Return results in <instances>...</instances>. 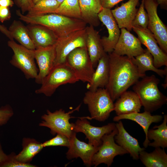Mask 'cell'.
<instances>
[{
	"instance_id": "obj_45",
	"label": "cell",
	"mask_w": 167,
	"mask_h": 167,
	"mask_svg": "<svg viewBox=\"0 0 167 167\" xmlns=\"http://www.w3.org/2000/svg\"><path fill=\"white\" fill-rule=\"evenodd\" d=\"M40 0H32L34 4H35V3Z\"/></svg>"
},
{
	"instance_id": "obj_10",
	"label": "cell",
	"mask_w": 167,
	"mask_h": 167,
	"mask_svg": "<svg viewBox=\"0 0 167 167\" xmlns=\"http://www.w3.org/2000/svg\"><path fill=\"white\" fill-rule=\"evenodd\" d=\"M158 6L155 0H144L148 18L147 28L153 34L160 48L167 54V27L158 15Z\"/></svg>"
},
{
	"instance_id": "obj_31",
	"label": "cell",
	"mask_w": 167,
	"mask_h": 167,
	"mask_svg": "<svg viewBox=\"0 0 167 167\" xmlns=\"http://www.w3.org/2000/svg\"><path fill=\"white\" fill-rule=\"evenodd\" d=\"M59 5L56 0H41L34 4L26 15L36 16L54 13Z\"/></svg>"
},
{
	"instance_id": "obj_21",
	"label": "cell",
	"mask_w": 167,
	"mask_h": 167,
	"mask_svg": "<svg viewBox=\"0 0 167 167\" xmlns=\"http://www.w3.org/2000/svg\"><path fill=\"white\" fill-rule=\"evenodd\" d=\"M27 27L36 48L55 45L58 37L51 30L41 25L28 24Z\"/></svg>"
},
{
	"instance_id": "obj_42",
	"label": "cell",
	"mask_w": 167,
	"mask_h": 167,
	"mask_svg": "<svg viewBox=\"0 0 167 167\" xmlns=\"http://www.w3.org/2000/svg\"><path fill=\"white\" fill-rule=\"evenodd\" d=\"M14 4L13 0H0V6L9 7H12Z\"/></svg>"
},
{
	"instance_id": "obj_32",
	"label": "cell",
	"mask_w": 167,
	"mask_h": 167,
	"mask_svg": "<svg viewBox=\"0 0 167 167\" xmlns=\"http://www.w3.org/2000/svg\"><path fill=\"white\" fill-rule=\"evenodd\" d=\"M54 13L81 19L78 0H64Z\"/></svg>"
},
{
	"instance_id": "obj_26",
	"label": "cell",
	"mask_w": 167,
	"mask_h": 167,
	"mask_svg": "<svg viewBox=\"0 0 167 167\" xmlns=\"http://www.w3.org/2000/svg\"><path fill=\"white\" fill-rule=\"evenodd\" d=\"M131 59L136 66L139 73L143 76L146 75L145 72L148 71H153L162 77L167 75V67L164 70L156 67L153 56L147 49L142 54Z\"/></svg>"
},
{
	"instance_id": "obj_30",
	"label": "cell",
	"mask_w": 167,
	"mask_h": 167,
	"mask_svg": "<svg viewBox=\"0 0 167 167\" xmlns=\"http://www.w3.org/2000/svg\"><path fill=\"white\" fill-rule=\"evenodd\" d=\"M167 115L163 117L162 123L159 125L155 126L153 129H149L147 133V138L150 140H153L150 142L148 146L154 147H160L164 148L167 147Z\"/></svg>"
},
{
	"instance_id": "obj_4",
	"label": "cell",
	"mask_w": 167,
	"mask_h": 167,
	"mask_svg": "<svg viewBox=\"0 0 167 167\" xmlns=\"http://www.w3.org/2000/svg\"><path fill=\"white\" fill-rule=\"evenodd\" d=\"M105 88H100L94 91L88 90L85 93L83 102L87 105L91 117L86 118L104 122L114 110V104Z\"/></svg>"
},
{
	"instance_id": "obj_39",
	"label": "cell",
	"mask_w": 167,
	"mask_h": 167,
	"mask_svg": "<svg viewBox=\"0 0 167 167\" xmlns=\"http://www.w3.org/2000/svg\"><path fill=\"white\" fill-rule=\"evenodd\" d=\"M123 0H100L103 8L110 9Z\"/></svg>"
},
{
	"instance_id": "obj_37",
	"label": "cell",
	"mask_w": 167,
	"mask_h": 167,
	"mask_svg": "<svg viewBox=\"0 0 167 167\" xmlns=\"http://www.w3.org/2000/svg\"><path fill=\"white\" fill-rule=\"evenodd\" d=\"M14 2L23 14L29 11L34 4L32 0H14Z\"/></svg>"
},
{
	"instance_id": "obj_40",
	"label": "cell",
	"mask_w": 167,
	"mask_h": 167,
	"mask_svg": "<svg viewBox=\"0 0 167 167\" xmlns=\"http://www.w3.org/2000/svg\"><path fill=\"white\" fill-rule=\"evenodd\" d=\"M0 31L9 38L10 40H14L8 29L5 26L0 24Z\"/></svg>"
},
{
	"instance_id": "obj_35",
	"label": "cell",
	"mask_w": 167,
	"mask_h": 167,
	"mask_svg": "<svg viewBox=\"0 0 167 167\" xmlns=\"http://www.w3.org/2000/svg\"><path fill=\"white\" fill-rule=\"evenodd\" d=\"M15 154L12 152L8 155L6 160L0 167H36L35 165L30 163H24L17 161L15 158Z\"/></svg>"
},
{
	"instance_id": "obj_34",
	"label": "cell",
	"mask_w": 167,
	"mask_h": 167,
	"mask_svg": "<svg viewBox=\"0 0 167 167\" xmlns=\"http://www.w3.org/2000/svg\"><path fill=\"white\" fill-rule=\"evenodd\" d=\"M42 145L44 148L60 146L68 148L70 146L69 139L64 135L58 134L54 137L42 143Z\"/></svg>"
},
{
	"instance_id": "obj_11",
	"label": "cell",
	"mask_w": 167,
	"mask_h": 167,
	"mask_svg": "<svg viewBox=\"0 0 167 167\" xmlns=\"http://www.w3.org/2000/svg\"><path fill=\"white\" fill-rule=\"evenodd\" d=\"M85 47V28L58 38L55 44L56 58L54 66L65 63L67 56L74 49Z\"/></svg>"
},
{
	"instance_id": "obj_36",
	"label": "cell",
	"mask_w": 167,
	"mask_h": 167,
	"mask_svg": "<svg viewBox=\"0 0 167 167\" xmlns=\"http://www.w3.org/2000/svg\"><path fill=\"white\" fill-rule=\"evenodd\" d=\"M14 114L11 106L9 105L0 108V126L6 124Z\"/></svg>"
},
{
	"instance_id": "obj_18",
	"label": "cell",
	"mask_w": 167,
	"mask_h": 167,
	"mask_svg": "<svg viewBox=\"0 0 167 167\" xmlns=\"http://www.w3.org/2000/svg\"><path fill=\"white\" fill-rule=\"evenodd\" d=\"M140 0H128L120 6L111 10L119 28H125L129 31L132 30V23L138 10L136 7Z\"/></svg>"
},
{
	"instance_id": "obj_44",
	"label": "cell",
	"mask_w": 167,
	"mask_h": 167,
	"mask_svg": "<svg viewBox=\"0 0 167 167\" xmlns=\"http://www.w3.org/2000/svg\"><path fill=\"white\" fill-rule=\"evenodd\" d=\"M60 4L64 0H56Z\"/></svg>"
},
{
	"instance_id": "obj_24",
	"label": "cell",
	"mask_w": 167,
	"mask_h": 167,
	"mask_svg": "<svg viewBox=\"0 0 167 167\" xmlns=\"http://www.w3.org/2000/svg\"><path fill=\"white\" fill-rule=\"evenodd\" d=\"M114 104V110L117 115L139 112L142 106L140 99L135 92L126 91Z\"/></svg>"
},
{
	"instance_id": "obj_38",
	"label": "cell",
	"mask_w": 167,
	"mask_h": 167,
	"mask_svg": "<svg viewBox=\"0 0 167 167\" xmlns=\"http://www.w3.org/2000/svg\"><path fill=\"white\" fill-rule=\"evenodd\" d=\"M11 13L8 7L0 6V21L2 23L10 19Z\"/></svg>"
},
{
	"instance_id": "obj_28",
	"label": "cell",
	"mask_w": 167,
	"mask_h": 167,
	"mask_svg": "<svg viewBox=\"0 0 167 167\" xmlns=\"http://www.w3.org/2000/svg\"><path fill=\"white\" fill-rule=\"evenodd\" d=\"M22 149L15 155L18 161L24 163H30L33 157L44 148L42 143L34 139L24 138L23 139Z\"/></svg>"
},
{
	"instance_id": "obj_9",
	"label": "cell",
	"mask_w": 167,
	"mask_h": 167,
	"mask_svg": "<svg viewBox=\"0 0 167 167\" xmlns=\"http://www.w3.org/2000/svg\"><path fill=\"white\" fill-rule=\"evenodd\" d=\"M116 127L111 133L105 135L102 138V142L92 159V165L96 167L104 163L108 167L111 165L115 156L128 153L120 146L116 143L114 136L118 133Z\"/></svg>"
},
{
	"instance_id": "obj_14",
	"label": "cell",
	"mask_w": 167,
	"mask_h": 167,
	"mask_svg": "<svg viewBox=\"0 0 167 167\" xmlns=\"http://www.w3.org/2000/svg\"><path fill=\"white\" fill-rule=\"evenodd\" d=\"M132 29L138 36L141 44L144 45L152 55L155 66L159 68L167 66V54L158 45L152 33L147 28L133 27Z\"/></svg>"
},
{
	"instance_id": "obj_15",
	"label": "cell",
	"mask_w": 167,
	"mask_h": 167,
	"mask_svg": "<svg viewBox=\"0 0 167 167\" xmlns=\"http://www.w3.org/2000/svg\"><path fill=\"white\" fill-rule=\"evenodd\" d=\"M121 29L119 37L112 52L118 55H126L131 58L145 51L138 38L126 28Z\"/></svg>"
},
{
	"instance_id": "obj_3",
	"label": "cell",
	"mask_w": 167,
	"mask_h": 167,
	"mask_svg": "<svg viewBox=\"0 0 167 167\" xmlns=\"http://www.w3.org/2000/svg\"><path fill=\"white\" fill-rule=\"evenodd\" d=\"M142 78L134 84L133 89L139 96L144 110L151 113L166 104L167 97L160 91V80L154 75Z\"/></svg>"
},
{
	"instance_id": "obj_27",
	"label": "cell",
	"mask_w": 167,
	"mask_h": 167,
	"mask_svg": "<svg viewBox=\"0 0 167 167\" xmlns=\"http://www.w3.org/2000/svg\"><path fill=\"white\" fill-rule=\"evenodd\" d=\"M139 158L146 167H167V154L164 148H155L152 152L148 153L144 150L139 153Z\"/></svg>"
},
{
	"instance_id": "obj_8",
	"label": "cell",
	"mask_w": 167,
	"mask_h": 167,
	"mask_svg": "<svg viewBox=\"0 0 167 167\" xmlns=\"http://www.w3.org/2000/svg\"><path fill=\"white\" fill-rule=\"evenodd\" d=\"M66 63L74 71L79 80L90 82L95 70L86 47H78L70 52Z\"/></svg>"
},
{
	"instance_id": "obj_41",
	"label": "cell",
	"mask_w": 167,
	"mask_h": 167,
	"mask_svg": "<svg viewBox=\"0 0 167 167\" xmlns=\"http://www.w3.org/2000/svg\"><path fill=\"white\" fill-rule=\"evenodd\" d=\"M8 155H6L3 151L0 141V167L2 164L6 160Z\"/></svg>"
},
{
	"instance_id": "obj_29",
	"label": "cell",
	"mask_w": 167,
	"mask_h": 167,
	"mask_svg": "<svg viewBox=\"0 0 167 167\" xmlns=\"http://www.w3.org/2000/svg\"><path fill=\"white\" fill-rule=\"evenodd\" d=\"M8 30L13 39L20 44L30 49L34 50L35 46L29 34L27 26L20 21L14 20L10 26Z\"/></svg>"
},
{
	"instance_id": "obj_43",
	"label": "cell",
	"mask_w": 167,
	"mask_h": 167,
	"mask_svg": "<svg viewBox=\"0 0 167 167\" xmlns=\"http://www.w3.org/2000/svg\"><path fill=\"white\" fill-rule=\"evenodd\" d=\"M160 5L161 8L167 9V0H155Z\"/></svg>"
},
{
	"instance_id": "obj_6",
	"label": "cell",
	"mask_w": 167,
	"mask_h": 167,
	"mask_svg": "<svg viewBox=\"0 0 167 167\" xmlns=\"http://www.w3.org/2000/svg\"><path fill=\"white\" fill-rule=\"evenodd\" d=\"M80 106V105L67 112L62 109L54 112L47 110L46 113L41 116L42 121L39 126L49 128L51 134L53 135L61 134L70 139L75 132L73 131L74 123L69 122V120L72 118L71 115L74 111H78Z\"/></svg>"
},
{
	"instance_id": "obj_16",
	"label": "cell",
	"mask_w": 167,
	"mask_h": 167,
	"mask_svg": "<svg viewBox=\"0 0 167 167\" xmlns=\"http://www.w3.org/2000/svg\"><path fill=\"white\" fill-rule=\"evenodd\" d=\"M34 57L38 67L35 82L41 84L45 78L54 66L56 58L55 45L46 47H38L34 50Z\"/></svg>"
},
{
	"instance_id": "obj_33",
	"label": "cell",
	"mask_w": 167,
	"mask_h": 167,
	"mask_svg": "<svg viewBox=\"0 0 167 167\" xmlns=\"http://www.w3.org/2000/svg\"><path fill=\"white\" fill-rule=\"evenodd\" d=\"M148 21V15L144 6V0H142L141 4L132 21V27L147 29Z\"/></svg>"
},
{
	"instance_id": "obj_7",
	"label": "cell",
	"mask_w": 167,
	"mask_h": 167,
	"mask_svg": "<svg viewBox=\"0 0 167 167\" xmlns=\"http://www.w3.org/2000/svg\"><path fill=\"white\" fill-rule=\"evenodd\" d=\"M7 45L13 52L10 61L11 64L20 70L26 79H35L37 76L38 69L35 62L34 50L29 49L14 40H9Z\"/></svg>"
},
{
	"instance_id": "obj_23",
	"label": "cell",
	"mask_w": 167,
	"mask_h": 167,
	"mask_svg": "<svg viewBox=\"0 0 167 167\" xmlns=\"http://www.w3.org/2000/svg\"><path fill=\"white\" fill-rule=\"evenodd\" d=\"M109 56L106 53L98 61L91 79L88 83V90L94 91L98 88H105L109 81Z\"/></svg>"
},
{
	"instance_id": "obj_1",
	"label": "cell",
	"mask_w": 167,
	"mask_h": 167,
	"mask_svg": "<svg viewBox=\"0 0 167 167\" xmlns=\"http://www.w3.org/2000/svg\"><path fill=\"white\" fill-rule=\"evenodd\" d=\"M109 77L105 87L114 101L140 78L144 77L139 72L131 58L118 55L113 52L108 54Z\"/></svg>"
},
{
	"instance_id": "obj_5",
	"label": "cell",
	"mask_w": 167,
	"mask_h": 167,
	"mask_svg": "<svg viewBox=\"0 0 167 167\" xmlns=\"http://www.w3.org/2000/svg\"><path fill=\"white\" fill-rule=\"evenodd\" d=\"M79 81L74 71L66 62L54 66L35 92L50 97L61 85L73 84Z\"/></svg>"
},
{
	"instance_id": "obj_20",
	"label": "cell",
	"mask_w": 167,
	"mask_h": 167,
	"mask_svg": "<svg viewBox=\"0 0 167 167\" xmlns=\"http://www.w3.org/2000/svg\"><path fill=\"white\" fill-rule=\"evenodd\" d=\"M86 46L94 67L96 66L98 61L105 53L101 43L99 32L94 27L89 25L85 28Z\"/></svg>"
},
{
	"instance_id": "obj_22",
	"label": "cell",
	"mask_w": 167,
	"mask_h": 167,
	"mask_svg": "<svg viewBox=\"0 0 167 167\" xmlns=\"http://www.w3.org/2000/svg\"><path fill=\"white\" fill-rule=\"evenodd\" d=\"M163 117L160 115H152L151 112L145 111L142 113L135 112L127 114L117 115L113 118V120L118 122L122 119H126L133 121L137 122L143 128L145 134V139L143 142L144 148L148 146L150 140L147 138V133L150 125L153 123H157L161 121Z\"/></svg>"
},
{
	"instance_id": "obj_13",
	"label": "cell",
	"mask_w": 167,
	"mask_h": 167,
	"mask_svg": "<svg viewBox=\"0 0 167 167\" xmlns=\"http://www.w3.org/2000/svg\"><path fill=\"white\" fill-rule=\"evenodd\" d=\"M99 20L106 27L108 32V36H104L101 41L105 52H112L119 37L121 31L113 17L111 9L103 8L98 14Z\"/></svg>"
},
{
	"instance_id": "obj_2",
	"label": "cell",
	"mask_w": 167,
	"mask_h": 167,
	"mask_svg": "<svg viewBox=\"0 0 167 167\" xmlns=\"http://www.w3.org/2000/svg\"><path fill=\"white\" fill-rule=\"evenodd\" d=\"M16 14L19 19L28 24L42 25L53 31L58 38L64 37L86 28L87 24L81 19L71 18L56 13L30 16L22 13L19 9Z\"/></svg>"
},
{
	"instance_id": "obj_19",
	"label": "cell",
	"mask_w": 167,
	"mask_h": 167,
	"mask_svg": "<svg viewBox=\"0 0 167 167\" xmlns=\"http://www.w3.org/2000/svg\"><path fill=\"white\" fill-rule=\"evenodd\" d=\"M115 126L118 131L114 137L115 142L129 153L133 159H138L139 153L145 148H141L138 140L126 131L121 120L115 124Z\"/></svg>"
},
{
	"instance_id": "obj_12",
	"label": "cell",
	"mask_w": 167,
	"mask_h": 167,
	"mask_svg": "<svg viewBox=\"0 0 167 167\" xmlns=\"http://www.w3.org/2000/svg\"><path fill=\"white\" fill-rule=\"evenodd\" d=\"M78 119L74 123L73 131L75 133L82 132L84 134L88 143L96 147L99 146L102 143V138L105 135L112 132L116 128L115 124L110 123L101 127L91 125L85 117Z\"/></svg>"
},
{
	"instance_id": "obj_25",
	"label": "cell",
	"mask_w": 167,
	"mask_h": 167,
	"mask_svg": "<svg viewBox=\"0 0 167 167\" xmlns=\"http://www.w3.org/2000/svg\"><path fill=\"white\" fill-rule=\"evenodd\" d=\"M81 19L94 27L100 24L98 14L102 9L100 0H78Z\"/></svg>"
},
{
	"instance_id": "obj_17",
	"label": "cell",
	"mask_w": 167,
	"mask_h": 167,
	"mask_svg": "<svg viewBox=\"0 0 167 167\" xmlns=\"http://www.w3.org/2000/svg\"><path fill=\"white\" fill-rule=\"evenodd\" d=\"M74 132L69 139L70 146L66 152V157L68 159L80 158L84 164L88 167L92 165V159L97 152L99 147L95 146L79 140Z\"/></svg>"
}]
</instances>
